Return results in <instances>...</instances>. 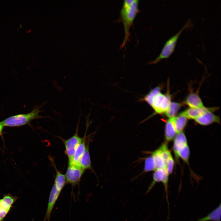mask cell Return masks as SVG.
<instances>
[{
    "label": "cell",
    "mask_w": 221,
    "mask_h": 221,
    "mask_svg": "<svg viewBox=\"0 0 221 221\" xmlns=\"http://www.w3.org/2000/svg\"><path fill=\"white\" fill-rule=\"evenodd\" d=\"M174 163V161L172 156L170 157L165 162V170L169 175L173 172Z\"/></svg>",
    "instance_id": "obj_24"
},
{
    "label": "cell",
    "mask_w": 221,
    "mask_h": 221,
    "mask_svg": "<svg viewBox=\"0 0 221 221\" xmlns=\"http://www.w3.org/2000/svg\"><path fill=\"white\" fill-rule=\"evenodd\" d=\"M213 112L211 111H208L194 120L197 123L202 126H207L214 123H220L219 117Z\"/></svg>",
    "instance_id": "obj_10"
},
{
    "label": "cell",
    "mask_w": 221,
    "mask_h": 221,
    "mask_svg": "<svg viewBox=\"0 0 221 221\" xmlns=\"http://www.w3.org/2000/svg\"><path fill=\"white\" fill-rule=\"evenodd\" d=\"M150 155L145 159L144 168L142 174L156 170L153 157L152 155Z\"/></svg>",
    "instance_id": "obj_21"
},
{
    "label": "cell",
    "mask_w": 221,
    "mask_h": 221,
    "mask_svg": "<svg viewBox=\"0 0 221 221\" xmlns=\"http://www.w3.org/2000/svg\"><path fill=\"white\" fill-rule=\"evenodd\" d=\"M146 153L153 156L155 161L156 169H165V162L159 149L153 152Z\"/></svg>",
    "instance_id": "obj_19"
},
{
    "label": "cell",
    "mask_w": 221,
    "mask_h": 221,
    "mask_svg": "<svg viewBox=\"0 0 221 221\" xmlns=\"http://www.w3.org/2000/svg\"><path fill=\"white\" fill-rule=\"evenodd\" d=\"M183 103H179L171 102L168 110L164 114L168 118L176 116L180 109L183 105Z\"/></svg>",
    "instance_id": "obj_20"
},
{
    "label": "cell",
    "mask_w": 221,
    "mask_h": 221,
    "mask_svg": "<svg viewBox=\"0 0 221 221\" xmlns=\"http://www.w3.org/2000/svg\"><path fill=\"white\" fill-rule=\"evenodd\" d=\"M171 100V96L169 91L165 94L160 92L155 95L152 98L149 105L154 111L152 115L158 114H164L169 108Z\"/></svg>",
    "instance_id": "obj_5"
},
{
    "label": "cell",
    "mask_w": 221,
    "mask_h": 221,
    "mask_svg": "<svg viewBox=\"0 0 221 221\" xmlns=\"http://www.w3.org/2000/svg\"><path fill=\"white\" fill-rule=\"evenodd\" d=\"M65 179L62 177L55 178L53 184L50 192L47 210L43 221H50L55 204L65 184Z\"/></svg>",
    "instance_id": "obj_4"
},
{
    "label": "cell",
    "mask_w": 221,
    "mask_h": 221,
    "mask_svg": "<svg viewBox=\"0 0 221 221\" xmlns=\"http://www.w3.org/2000/svg\"><path fill=\"white\" fill-rule=\"evenodd\" d=\"M84 171L79 165L68 161L65 175L66 184L74 186L78 184Z\"/></svg>",
    "instance_id": "obj_6"
},
{
    "label": "cell",
    "mask_w": 221,
    "mask_h": 221,
    "mask_svg": "<svg viewBox=\"0 0 221 221\" xmlns=\"http://www.w3.org/2000/svg\"><path fill=\"white\" fill-rule=\"evenodd\" d=\"M2 134L0 133V136L2 135Z\"/></svg>",
    "instance_id": "obj_26"
},
{
    "label": "cell",
    "mask_w": 221,
    "mask_h": 221,
    "mask_svg": "<svg viewBox=\"0 0 221 221\" xmlns=\"http://www.w3.org/2000/svg\"><path fill=\"white\" fill-rule=\"evenodd\" d=\"M89 140L87 143L86 149L79 162V165L84 170H92L91 161L89 150Z\"/></svg>",
    "instance_id": "obj_13"
},
{
    "label": "cell",
    "mask_w": 221,
    "mask_h": 221,
    "mask_svg": "<svg viewBox=\"0 0 221 221\" xmlns=\"http://www.w3.org/2000/svg\"><path fill=\"white\" fill-rule=\"evenodd\" d=\"M189 108H200L205 107L201 99L196 92L191 91L183 103Z\"/></svg>",
    "instance_id": "obj_11"
},
{
    "label": "cell",
    "mask_w": 221,
    "mask_h": 221,
    "mask_svg": "<svg viewBox=\"0 0 221 221\" xmlns=\"http://www.w3.org/2000/svg\"><path fill=\"white\" fill-rule=\"evenodd\" d=\"M18 197L10 194H4L0 199V221L4 220L12 207Z\"/></svg>",
    "instance_id": "obj_8"
},
{
    "label": "cell",
    "mask_w": 221,
    "mask_h": 221,
    "mask_svg": "<svg viewBox=\"0 0 221 221\" xmlns=\"http://www.w3.org/2000/svg\"><path fill=\"white\" fill-rule=\"evenodd\" d=\"M218 109V107H204L200 108H189L181 113L188 119L194 120L208 111H211L214 112Z\"/></svg>",
    "instance_id": "obj_9"
},
{
    "label": "cell",
    "mask_w": 221,
    "mask_h": 221,
    "mask_svg": "<svg viewBox=\"0 0 221 221\" xmlns=\"http://www.w3.org/2000/svg\"><path fill=\"white\" fill-rule=\"evenodd\" d=\"M39 106L35 107L30 112L10 116L0 122L3 127H18L29 124L33 120L42 118L39 114L41 111Z\"/></svg>",
    "instance_id": "obj_2"
},
{
    "label": "cell",
    "mask_w": 221,
    "mask_h": 221,
    "mask_svg": "<svg viewBox=\"0 0 221 221\" xmlns=\"http://www.w3.org/2000/svg\"><path fill=\"white\" fill-rule=\"evenodd\" d=\"M80 116V115L75 134L68 139H62L65 146V153L68 157V161L72 160L77 146L83 139V138L79 137L78 134V128Z\"/></svg>",
    "instance_id": "obj_7"
},
{
    "label": "cell",
    "mask_w": 221,
    "mask_h": 221,
    "mask_svg": "<svg viewBox=\"0 0 221 221\" xmlns=\"http://www.w3.org/2000/svg\"><path fill=\"white\" fill-rule=\"evenodd\" d=\"M139 1L138 0H125L120 10L119 20L123 25L124 38L121 48L126 45L130 36V30L135 18L139 12Z\"/></svg>",
    "instance_id": "obj_1"
},
{
    "label": "cell",
    "mask_w": 221,
    "mask_h": 221,
    "mask_svg": "<svg viewBox=\"0 0 221 221\" xmlns=\"http://www.w3.org/2000/svg\"><path fill=\"white\" fill-rule=\"evenodd\" d=\"M4 127L0 125V133L2 134Z\"/></svg>",
    "instance_id": "obj_25"
},
{
    "label": "cell",
    "mask_w": 221,
    "mask_h": 221,
    "mask_svg": "<svg viewBox=\"0 0 221 221\" xmlns=\"http://www.w3.org/2000/svg\"><path fill=\"white\" fill-rule=\"evenodd\" d=\"M166 172L165 169H157L154 171L153 175V180L145 194L148 193L153 188L157 183H162Z\"/></svg>",
    "instance_id": "obj_16"
},
{
    "label": "cell",
    "mask_w": 221,
    "mask_h": 221,
    "mask_svg": "<svg viewBox=\"0 0 221 221\" xmlns=\"http://www.w3.org/2000/svg\"><path fill=\"white\" fill-rule=\"evenodd\" d=\"M87 146V144L85 137L83 138L81 142L77 146L72 160L71 161L75 164L79 165V162L81 156L84 153Z\"/></svg>",
    "instance_id": "obj_17"
},
{
    "label": "cell",
    "mask_w": 221,
    "mask_h": 221,
    "mask_svg": "<svg viewBox=\"0 0 221 221\" xmlns=\"http://www.w3.org/2000/svg\"><path fill=\"white\" fill-rule=\"evenodd\" d=\"M190 156V150L188 144L184 146L178 152L177 158L179 157L185 162L188 164Z\"/></svg>",
    "instance_id": "obj_23"
},
{
    "label": "cell",
    "mask_w": 221,
    "mask_h": 221,
    "mask_svg": "<svg viewBox=\"0 0 221 221\" xmlns=\"http://www.w3.org/2000/svg\"><path fill=\"white\" fill-rule=\"evenodd\" d=\"M177 133L171 118H168L165 126V140L169 142L174 139Z\"/></svg>",
    "instance_id": "obj_14"
},
{
    "label": "cell",
    "mask_w": 221,
    "mask_h": 221,
    "mask_svg": "<svg viewBox=\"0 0 221 221\" xmlns=\"http://www.w3.org/2000/svg\"><path fill=\"white\" fill-rule=\"evenodd\" d=\"M174 139L173 150L176 158L177 159L179 151L188 144L186 137L183 132L177 134Z\"/></svg>",
    "instance_id": "obj_12"
},
{
    "label": "cell",
    "mask_w": 221,
    "mask_h": 221,
    "mask_svg": "<svg viewBox=\"0 0 221 221\" xmlns=\"http://www.w3.org/2000/svg\"><path fill=\"white\" fill-rule=\"evenodd\" d=\"M193 26L191 19L188 20L182 28L177 33L171 37L165 43L159 55L149 64H155L164 59L168 58L174 52L177 41L182 32Z\"/></svg>",
    "instance_id": "obj_3"
},
{
    "label": "cell",
    "mask_w": 221,
    "mask_h": 221,
    "mask_svg": "<svg viewBox=\"0 0 221 221\" xmlns=\"http://www.w3.org/2000/svg\"><path fill=\"white\" fill-rule=\"evenodd\" d=\"M221 204L205 216L200 218L197 221H220L221 214Z\"/></svg>",
    "instance_id": "obj_18"
},
{
    "label": "cell",
    "mask_w": 221,
    "mask_h": 221,
    "mask_svg": "<svg viewBox=\"0 0 221 221\" xmlns=\"http://www.w3.org/2000/svg\"><path fill=\"white\" fill-rule=\"evenodd\" d=\"M162 88V86H159L152 89L145 96L142 100L147 102L150 105L153 97L156 94L161 92Z\"/></svg>",
    "instance_id": "obj_22"
},
{
    "label": "cell",
    "mask_w": 221,
    "mask_h": 221,
    "mask_svg": "<svg viewBox=\"0 0 221 221\" xmlns=\"http://www.w3.org/2000/svg\"><path fill=\"white\" fill-rule=\"evenodd\" d=\"M171 118L177 134L183 132L187 124L188 119L181 113Z\"/></svg>",
    "instance_id": "obj_15"
}]
</instances>
